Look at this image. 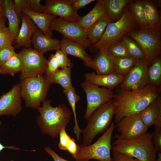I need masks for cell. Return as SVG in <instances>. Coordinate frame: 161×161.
Wrapping results in <instances>:
<instances>
[{
    "mask_svg": "<svg viewBox=\"0 0 161 161\" xmlns=\"http://www.w3.org/2000/svg\"><path fill=\"white\" fill-rule=\"evenodd\" d=\"M159 90L157 87L149 84L135 90L121 89L114 94L112 100L116 107L115 122L124 117L138 114L158 98Z\"/></svg>",
    "mask_w": 161,
    "mask_h": 161,
    "instance_id": "6da1fadb",
    "label": "cell"
},
{
    "mask_svg": "<svg viewBox=\"0 0 161 161\" xmlns=\"http://www.w3.org/2000/svg\"><path fill=\"white\" fill-rule=\"evenodd\" d=\"M51 99L42 102V106L37 109L40 113L36 118L37 124L44 134L53 138L58 137L60 131L66 128L70 122L72 112L64 103L57 107L51 106Z\"/></svg>",
    "mask_w": 161,
    "mask_h": 161,
    "instance_id": "7a4b0ae2",
    "label": "cell"
},
{
    "mask_svg": "<svg viewBox=\"0 0 161 161\" xmlns=\"http://www.w3.org/2000/svg\"><path fill=\"white\" fill-rule=\"evenodd\" d=\"M153 132H147L138 137L128 140H117L112 150L141 161H156L157 152L153 143Z\"/></svg>",
    "mask_w": 161,
    "mask_h": 161,
    "instance_id": "3957f363",
    "label": "cell"
},
{
    "mask_svg": "<svg viewBox=\"0 0 161 161\" xmlns=\"http://www.w3.org/2000/svg\"><path fill=\"white\" fill-rule=\"evenodd\" d=\"M138 24L132 18L129 8L125 7L121 17L107 25L101 39L89 48L92 52L107 49L111 45L121 41L128 33L137 29Z\"/></svg>",
    "mask_w": 161,
    "mask_h": 161,
    "instance_id": "277c9868",
    "label": "cell"
},
{
    "mask_svg": "<svg viewBox=\"0 0 161 161\" xmlns=\"http://www.w3.org/2000/svg\"><path fill=\"white\" fill-rule=\"evenodd\" d=\"M116 107L112 100L100 106L94 111L87 120V124L82 131L83 145H89L99 133H103L110 126Z\"/></svg>",
    "mask_w": 161,
    "mask_h": 161,
    "instance_id": "5b68a950",
    "label": "cell"
},
{
    "mask_svg": "<svg viewBox=\"0 0 161 161\" xmlns=\"http://www.w3.org/2000/svg\"><path fill=\"white\" fill-rule=\"evenodd\" d=\"M126 36L135 41L142 49L148 65L161 53V26L140 27Z\"/></svg>",
    "mask_w": 161,
    "mask_h": 161,
    "instance_id": "8992f818",
    "label": "cell"
},
{
    "mask_svg": "<svg viewBox=\"0 0 161 161\" xmlns=\"http://www.w3.org/2000/svg\"><path fill=\"white\" fill-rule=\"evenodd\" d=\"M116 127V125L112 122L103 134L92 144L87 146L78 145L74 158L76 161H89L91 159L99 161H112L111 139Z\"/></svg>",
    "mask_w": 161,
    "mask_h": 161,
    "instance_id": "52a82bcc",
    "label": "cell"
},
{
    "mask_svg": "<svg viewBox=\"0 0 161 161\" xmlns=\"http://www.w3.org/2000/svg\"><path fill=\"white\" fill-rule=\"evenodd\" d=\"M21 81V97L26 106L37 109L45 100L50 84L44 75L26 78Z\"/></svg>",
    "mask_w": 161,
    "mask_h": 161,
    "instance_id": "ba28073f",
    "label": "cell"
},
{
    "mask_svg": "<svg viewBox=\"0 0 161 161\" xmlns=\"http://www.w3.org/2000/svg\"><path fill=\"white\" fill-rule=\"evenodd\" d=\"M18 53L23 64L20 76L21 80L46 74L47 60L44 55L31 48H24Z\"/></svg>",
    "mask_w": 161,
    "mask_h": 161,
    "instance_id": "9c48e42d",
    "label": "cell"
},
{
    "mask_svg": "<svg viewBox=\"0 0 161 161\" xmlns=\"http://www.w3.org/2000/svg\"><path fill=\"white\" fill-rule=\"evenodd\" d=\"M80 86L86 95L87 108L84 117L86 120L98 107L112 100L114 94L112 89L100 87L86 81L80 83Z\"/></svg>",
    "mask_w": 161,
    "mask_h": 161,
    "instance_id": "30bf717a",
    "label": "cell"
},
{
    "mask_svg": "<svg viewBox=\"0 0 161 161\" xmlns=\"http://www.w3.org/2000/svg\"><path fill=\"white\" fill-rule=\"evenodd\" d=\"M49 28L52 31L61 33L64 38L78 43L86 48H89L92 45L86 32L76 23L56 17L51 22Z\"/></svg>",
    "mask_w": 161,
    "mask_h": 161,
    "instance_id": "8fae6325",
    "label": "cell"
},
{
    "mask_svg": "<svg viewBox=\"0 0 161 161\" xmlns=\"http://www.w3.org/2000/svg\"><path fill=\"white\" fill-rule=\"evenodd\" d=\"M148 62L145 58L137 60L120 84L121 89L134 90L150 84L148 74Z\"/></svg>",
    "mask_w": 161,
    "mask_h": 161,
    "instance_id": "7c38bea8",
    "label": "cell"
},
{
    "mask_svg": "<svg viewBox=\"0 0 161 161\" xmlns=\"http://www.w3.org/2000/svg\"><path fill=\"white\" fill-rule=\"evenodd\" d=\"M116 126L117 131L120 133L114 137L117 140H128L138 137L147 132L148 129L136 114L123 117Z\"/></svg>",
    "mask_w": 161,
    "mask_h": 161,
    "instance_id": "4fadbf2b",
    "label": "cell"
},
{
    "mask_svg": "<svg viewBox=\"0 0 161 161\" xmlns=\"http://www.w3.org/2000/svg\"><path fill=\"white\" fill-rule=\"evenodd\" d=\"M20 83L14 85L7 93L0 97V116H15L22 109Z\"/></svg>",
    "mask_w": 161,
    "mask_h": 161,
    "instance_id": "5bb4252c",
    "label": "cell"
},
{
    "mask_svg": "<svg viewBox=\"0 0 161 161\" xmlns=\"http://www.w3.org/2000/svg\"><path fill=\"white\" fill-rule=\"evenodd\" d=\"M43 13L58 16L75 23L81 17L72 8L70 0H46Z\"/></svg>",
    "mask_w": 161,
    "mask_h": 161,
    "instance_id": "9a60e30c",
    "label": "cell"
},
{
    "mask_svg": "<svg viewBox=\"0 0 161 161\" xmlns=\"http://www.w3.org/2000/svg\"><path fill=\"white\" fill-rule=\"evenodd\" d=\"M19 17L21 24L18 36L15 40V48L19 49L22 47L30 48L32 43L31 38L35 31L38 29L30 18L22 13Z\"/></svg>",
    "mask_w": 161,
    "mask_h": 161,
    "instance_id": "2e32d148",
    "label": "cell"
},
{
    "mask_svg": "<svg viewBox=\"0 0 161 161\" xmlns=\"http://www.w3.org/2000/svg\"><path fill=\"white\" fill-rule=\"evenodd\" d=\"M83 76L85 81L109 89H112L124 81L125 76L114 72L105 75H99L95 72L86 73Z\"/></svg>",
    "mask_w": 161,
    "mask_h": 161,
    "instance_id": "e0dca14e",
    "label": "cell"
},
{
    "mask_svg": "<svg viewBox=\"0 0 161 161\" xmlns=\"http://www.w3.org/2000/svg\"><path fill=\"white\" fill-rule=\"evenodd\" d=\"M90 68L95 70L99 75H105L114 72L113 57L107 49L98 51L92 59Z\"/></svg>",
    "mask_w": 161,
    "mask_h": 161,
    "instance_id": "ac0fdd59",
    "label": "cell"
},
{
    "mask_svg": "<svg viewBox=\"0 0 161 161\" xmlns=\"http://www.w3.org/2000/svg\"><path fill=\"white\" fill-rule=\"evenodd\" d=\"M31 40L34 49L43 55L49 51L60 49L61 41L45 35L38 29L34 33Z\"/></svg>",
    "mask_w": 161,
    "mask_h": 161,
    "instance_id": "d6986e66",
    "label": "cell"
},
{
    "mask_svg": "<svg viewBox=\"0 0 161 161\" xmlns=\"http://www.w3.org/2000/svg\"><path fill=\"white\" fill-rule=\"evenodd\" d=\"M85 47L76 42L64 38L61 41L60 49L67 55H70L82 59L85 65L90 67L92 58L87 52Z\"/></svg>",
    "mask_w": 161,
    "mask_h": 161,
    "instance_id": "ffe728a7",
    "label": "cell"
},
{
    "mask_svg": "<svg viewBox=\"0 0 161 161\" xmlns=\"http://www.w3.org/2000/svg\"><path fill=\"white\" fill-rule=\"evenodd\" d=\"M22 12L30 18L44 35L52 37V33L49 25L52 21L56 16L45 13H36L27 9L23 10Z\"/></svg>",
    "mask_w": 161,
    "mask_h": 161,
    "instance_id": "44dd1931",
    "label": "cell"
},
{
    "mask_svg": "<svg viewBox=\"0 0 161 161\" xmlns=\"http://www.w3.org/2000/svg\"><path fill=\"white\" fill-rule=\"evenodd\" d=\"M103 0L97 1L92 9L87 14L81 17L76 23L86 32L88 29L106 13Z\"/></svg>",
    "mask_w": 161,
    "mask_h": 161,
    "instance_id": "7402d4cb",
    "label": "cell"
},
{
    "mask_svg": "<svg viewBox=\"0 0 161 161\" xmlns=\"http://www.w3.org/2000/svg\"><path fill=\"white\" fill-rule=\"evenodd\" d=\"M112 22L106 13L88 29L86 35L92 45L100 40L107 25Z\"/></svg>",
    "mask_w": 161,
    "mask_h": 161,
    "instance_id": "603a6c76",
    "label": "cell"
},
{
    "mask_svg": "<svg viewBox=\"0 0 161 161\" xmlns=\"http://www.w3.org/2000/svg\"><path fill=\"white\" fill-rule=\"evenodd\" d=\"M72 67L70 66L61 68L52 74H45L44 75L50 85L57 83L64 89H68L73 86L71 78V69Z\"/></svg>",
    "mask_w": 161,
    "mask_h": 161,
    "instance_id": "cb8c5ba5",
    "label": "cell"
},
{
    "mask_svg": "<svg viewBox=\"0 0 161 161\" xmlns=\"http://www.w3.org/2000/svg\"><path fill=\"white\" fill-rule=\"evenodd\" d=\"M14 2L13 0H4L5 17L9 22L8 27L15 40L18 35L21 21L14 9Z\"/></svg>",
    "mask_w": 161,
    "mask_h": 161,
    "instance_id": "d4e9b609",
    "label": "cell"
},
{
    "mask_svg": "<svg viewBox=\"0 0 161 161\" xmlns=\"http://www.w3.org/2000/svg\"><path fill=\"white\" fill-rule=\"evenodd\" d=\"M106 13L112 22L117 21L122 16L127 5L131 0H103Z\"/></svg>",
    "mask_w": 161,
    "mask_h": 161,
    "instance_id": "484cf974",
    "label": "cell"
},
{
    "mask_svg": "<svg viewBox=\"0 0 161 161\" xmlns=\"http://www.w3.org/2000/svg\"><path fill=\"white\" fill-rule=\"evenodd\" d=\"M160 107L161 98L158 97L137 115L144 124L148 128L154 125Z\"/></svg>",
    "mask_w": 161,
    "mask_h": 161,
    "instance_id": "4316f807",
    "label": "cell"
},
{
    "mask_svg": "<svg viewBox=\"0 0 161 161\" xmlns=\"http://www.w3.org/2000/svg\"><path fill=\"white\" fill-rule=\"evenodd\" d=\"M75 89V88L73 86L70 88L64 89L63 92L66 96L73 112L75 121L73 131L77 141H79L82 130L80 128L78 122L75 105L76 103L80 100L81 98L76 93Z\"/></svg>",
    "mask_w": 161,
    "mask_h": 161,
    "instance_id": "83f0119b",
    "label": "cell"
},
{
    "mask_svg": "<svg viewBox=\"0 0 161 161\" xmlns=\"http://www.w3.org/2000/svg\"><path fill=\"white\" fill-rule=\"evenodd\" d=\"M23 64L19 54L16 53L5 63L0 66V73L13 76L19 72H21Z\"/></svg>",
    "mask_w": 161,
    "mask_h": 161,
    "instance_id": "f1b7e54d",
    "label": "cell"
},
{
    "mask_svg": "<svg viewBox=\"0 0 161 161\" xmlns=\"http://www.w3.org/2000/svg\"><path fill=\"white\" fill-rule=\"evenodd\" d=\"M130 3L129 8L133 18L140 27L148 26L147 19L142 0H136Z\"/></svg>",
    "mask_w": 161,
    "mask_h": 161,
    "instance_id": "f546056e",
    "label": "cell"
},
{
    "mask_svg": "<svg viewBox=\"0 0 161 161\" xmlns=\"http://www.w3.org/2000/svg\"><path fill=\"white\" fill-rule=\"evenodd\" d=\"M137 60L136 58L129 57H113L114 72L126 76L130 71Z\"/></svg>",
    "mask_w": 161,
    "mask_h": 161,
    "instance_id": "4dcf8cb0",
    "label": "cell"
},
{
    "mask_svg": "<svg viewBox=\"0 0 161 161\" xmlns=\"http://www.w3.org/2000/svg\"><path fill=\"white\" fill-rule=\"evenodd\" d=\"M148 25L155 26L161 25V19L158 9L154 2L150 0H142Z\"/></svg>",
    "mask_w": 161,
    "mask_h": 161,
    "instance_id": "1f68e13d",
    "label": "cell"
},
{
    "mask_svg": "<svg viewBox=\"0 0 161 161\" xmlns=\"http://www.w3.org/2000/svg\"><path fill=\"white\" fill-rule=\"evenodd\" d=\"M148 74L150 84L157 87L161 84V57L156 58L148 68Z\"/></svg>",
    "mask_w": 161,
    "mask_h": 161,
    "instance_id": "d6a6232c",
    "label": "cell"
},
{
    "mask_svg": "<svg viewBox=\"0 0 161 161\" xmlns=\"http://www.w3.org/2000/svg\"><path fill=\"white\" fill-rule=\"evenodd\" d=\"M121 41L126 47L131 56L137 60L145 58L142 49L135 41L126 35L122 38Z\"/></svg>",
    "mask_w": 161,
    "mask_h": 161,
    "instance_id": "836d02e7",
    "label": "cell"
},
{
    "mask_svg": "<svg viewBox=\"0 0 161 161\" xmlns=\"http://www.w3.org/2000/svg\"><path fill=\"white\" fill-rule=\"evenodd\" d=\"M107 50L113 57L131 56L126 47L121 41L110 45Z\"/></svg>",
    "mask_w": 161,
    "mask_h": 161,
    "instance_id": "e575fe53",
    "label": "cell"
},
{
    "mask_svg": "<svg viewBox=\"0 0 161 161\" xmlns=\"http://www.w3.org/2000/svg\"><path fill=\"white\" fill-rule=\"evenodd\" d=\"M15 39L8 27L0 29V49L7 45L12 44Z\"/></svg>",
    "mask_w": 161,
    "mask_h": 161,
    "instance_id": "d590c367",
    "label": "cell"
},
{
    "mask_svg": "<svg viewBox=\"0 0 161 161\" xmlns=\"http://www.w3.org/2000/svg\"><path fill=\"white\" fill-rule=\"evenodd\" d=\"M54 55L58 64L59 68L61 69L73 66V64L67 57L68 55L60 49L57 50Z\"/></svg>",
    "mask_w": 161,
    "mask_h": 161,
    "instance_id": "8d00e7d4",
    "label": "cell"
},
{
    "mask_svg": "<svg viewBox=\"0 0 161 161\" xmlns=\"http://www.w3.org/2000/svg\"><path fill=\"white\" fill-rule=\"evenodd\" d=\"M15 48L10 44L0 49V66L16 53Z\"/></svg>",
    "mask_w": 161,
    "mask_h": 161,
    "instance_id": "74e56055",
    "label": "cell"
},
{
    "mask_svg": "<svg viewBox=\"0 0 161 161\" xmlns=\"http://www.w3.org/2000/svg\"><path fill=\"white\" fill-rule=\"evenodd\" d=\"M153 143L157 152H161V126H154Z\"/></svg>",
    "mask_w": 161,
    "mask_h": 161,
    "instance_id": "f35d334b",
    "label": "cell"
},
{
    "mask_svg": "<svg viewBox=\"0 0 161 161\" xmlns=\"http://www.w3.org/2000/svg\"><path fill=\"white\" fill-rule=\"evenodd\" d=\"M59 65L54 54H52L47 60V67L45 74H52L58 69Z\"/></svg>",
    "mask_w": 161,
    "mask_h": 161,
    "instance_id": "ab89813d",
    "label": "cell"
},
{
    "mask_svg": "<svg viewBox=\"0 0 161 161\" xmlns=\"http://www.w3.org/2000/svg\"><path fill=\"white\" fill-rule=\"evenodd\" d=\"M13 7L15 11L19 17L23 10H29L30 9L28 0H14Z\"/></svg>",
    "mask_w": 161,
    "mask_h": 161,
    "instance_id": "60d3db41",
    "label": "cell"
},
{
    "mask_svg": "<svg viewBox=\"0 0 161 161\" xmlns=\"http://www.w3.org/2000/svg\"><path fill=\"white\" fill-rule=\"evenodd\" d=\"M65 129L66 128L62 129L59 134L60 140L58 146L60 149L64 151H67L66 146L71 137L67 134Z\"/></svg>",
    "mask_w": 161,
    "mask_h": 161,
    "instance_id": "b9f144b4",
    "label": "cell"
},
{
    "mask_svg": "<svg viewBox=\"0 0 161 161\" xmlns=\"http://www.w3.org/2000/svg\"><path fill=\"white\" fill-rule=\"evenodd\" d=\"M112 161H141L122 153L113 151Z\"/></svg>",
    "mask_w": 161,
    "mask_h": 161,
    "instance_id": "7bdbcfd3",
    "label": "cell"
},
{
    "mask_svg": "<svg viewBox=\"0 0 161 161\" xmlns=\"http://www.w3.org/2000/svg\"><path fill=\"white\" fill-rule=\"evenodd\" d=\"M29 10L38 13H43L44 6L41 3L40 0H28Z\"/></svg>",
    "mask_w": 161,
    "mask_h": 161,
    "instance_id": "ee69618b",
    "label": "cell"
},
{
    "mask_svg": "<svg viewBox=\"0 0 161 161\" xmlns=\"http://www.w3.org/2000/svg\"><path fill=\"white\" fill-rule=\"evenodd\" d=\"M70 3L73 9L75 11L85 7L94 0H70Z\"/></svg>",
    "mask_w": 161,
    "mask_h": 161,
    "instance_id": "f6af8a7d",
    "label": "cell"
},
{
    "mask_svg": "<svg viewBox=\"0 0 161 161\" xmlns=\"http://www.w3.org/2000/svg\"><path fill=\"white\" fill-rule=\"evenodd\" d=\"M78 145L74 138L70 137L66 146L67 151L74 158L76 154Z\"/></svg>",
    "mask_w": 161,
    "mask_h": 161,
    "instance_id": "bcb514c9",
    "label": "cell"
},
{
    "mask_svg": "<svg viewBox=\"0 0 161 161\" xmlns=\"http://www.w3.org/2000/svg\"><path fill=\"white\" fill-rule=\"evenodd\" d=\"M44 149L52 158L54 161H69L61 157L49 146L45 147Z\"/></svg>",
    "mask_w": 161,
    "mask_h": 161,
    "instance_id": "7dc6e473",
    "label": "cell"
},
{
    "mask_svg": "<svg viewBox=\"0 0 161 161\" xmlns=\"http://www.w3.org/2000/svg\"><path fill=\"white\" fill-rule=\"evenodd\" d=\"M2 121L0 120V126L2 124ZM5 148H7L9 149H11L14 150H20L21 149L18 147H15L14 146H5L3 145L0 142V152L2 151Z\"/></svg>",
    "mask_w": 161,
    "mask_h": 161,
    "instance_id": "c3c4849f",
    "label": "cell"
},
{
    "mask_svg": "<svg viewBox=\"0 0 161 161\" xmlns=\"http://www.w3.org/2000/svg\"><path fill=\"white\" fill-rule=\"evenodd\" d=\"M5 17L4 0H0V19Z\"/></svg>",
    "mask_w": 161,
    "mask_h": 161,
    "instance_id": "681fc988",
    "label": "cell"
},
{
    "mask_svg": "<svg viewBox=\"0 0 161 161\" xmlns=\"http://www.w3.org/2000/svg\"><path fill=\"white\" fill-rule=\"evenodd\" d=\"M154 125V126H161V107L160 108Z\"/></svg>",
    "mask_w": 161,
    "mask_h": 161,
    "instance_id": "f907efd6",
    "label": "cell"
},
{
    "mask_svg": "<svg viewBox=\"0 0 161 161\" xmlns=\"http://www.w3.org/2000/svg\"><path fill=\"white\" fill-rule=\"evenodd\" d=\"M6 18L0 19V29L6 27L5 24L7 22Z\"/></svg>",
    "mask_w": 161,
    "mask_h": 161,
    "instance_id": "816d5d0a",
    "label": "cell"
},
{
    "mask_svg": "<svg viewBox=\"0 0 161 161\" xmlns=\"http://www.w3.org/2000/svg\"><path fill=\"white\" fill-rule=\"evenodd\" d=\"M157 158L156 159V161H161V152H157Z\"/></svg>",
    "mask_w": 161,
    "mask_h": 161,
    "instance_id": "f5cc1de1",
    "label": "cell"
},
{
    "mask_svg": "<svg viewBox=\"0 0 161 161\" xmlns=\"http://www.w3.org/2000/svg\"><path fill=\"white\" fill-rule=\"evenodd\" d=\"M10 161H14V160H10Z\"/></svg>",
    "mask_w": 161,
    "mask_h": 161,
    "instance_id": "db71d44e",
    "label": "cell"
}]
</instances>
